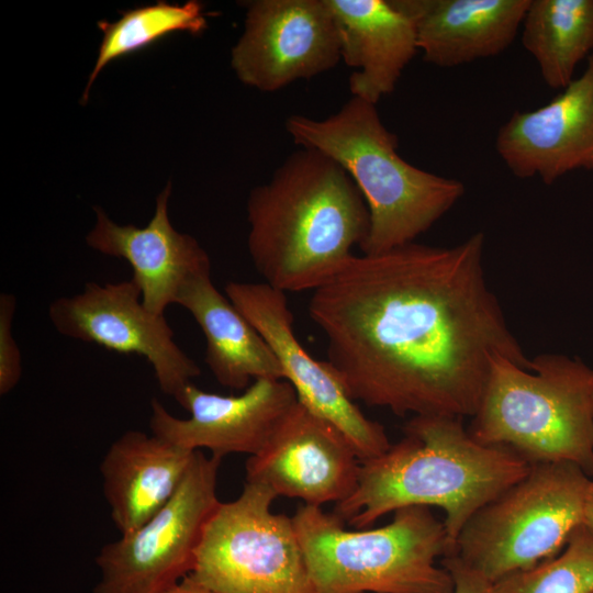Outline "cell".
<instances>
[{
    "label": "cell",
    "mask_w": 593,
    "mask_h": 593,
    "mask_svg": "<svg viewBox=\"0 0 593 593\" xmlns=\"http://www.w3.org/2000/svg\"><path fill=\"white\" fill-rule=\"evenodd\" d=\"M286 130L298 145L338 163L361 192L370 214L363 255L414 243L465 194V184L419 169L396 152L398 138L381 122L376 104L358 97L316 120L292 115Z\"/></svg>",
    "instance_id": "cell-4"
},
{
    "label": "cell",
    "mask_w": 593,
    "mask_h": 593,
    "mask_svg": "<svg viewBox=\"0 0 593 593\" xmlns=\"http://www.w3.org/2000/svg\"><path fill=\"white\" fill-rule=\"evenodd\" d=\"M15 296L0 295V394L5 395L19 383L22 376V358L13 336Z\"/></svg>",
    "instance_id": "cell-24"
},
{
    "label": "cell",
    "mask_w": 593,
    "mask_h": 593,
    "mask_svg": "<svg viewBox=\"0 0 593 593\" xmlns=\"http://www.w3.org/2000/svg\"><path fill=\"white\" fill-rule=\"evenodd\" d=\"M522 29V44L546 85L564 89L593 53V0H530Z\"/></svg>",
    "instance_id": "cell-21"
},
{
    "label": "cell",
    "mask_w": 593,
    "mask_h": 593,
    "mask_svg": "<svg viewBox=\"0 0 593 593\" xmlns=\"http://www.w3.org/2000/svg\"><path fill=\"white\" fill-rule=\"evenodd\" d=\"M277 495L246 481L209 521L189 577L215 593H322L292 517L271 511Z\"/></svg>",
    "instance_id": "cell-8"
},
{
    "label": "cell",
    "mask_w": 593,
    "mask_h": 593,
    "mask_svg": "<svg viewBox=\"0 0 593 593\" xmlns=\"http://www.w3.org/2000/svg\"><path fill=\"white\" fill-rule=\"evenodd\" d=\"M593 370L563 355L532 359L530 370L494 356L469 434L511 449L529 465L570 461L593 475Z\"/></svg>",
    "instance_id": "cell-5"
},
{
    "label": "cell",
    "mask_w": 593,
    "mask_h": 593,
    "mask_svg": "<svg viewBox=\"0 0 593 593\" xmlns=\"http://www.w3.org/2000/svg\"><path fill=\"white\" fill-rule=\"evenodd\" d=\"M248 253L265 282L283 292L315 290L353 258L370 214L346 170L302 147L250 191Z\"/></svg>",
    "instance_id": "cell-2"
},
{
    "label": "cell",
    "mask_w": 593,
    "mask_h": 593,
    "mask_svg": "<svg viewBox=\"0 0 593 593\" xmlns=\"http://www.w3.org/2000/svg\"><path fill=\"white\" fill-rule=\"evenodd\" d=\"M441 567L451 575L452 593H495L494 583L465 563L457 555L446 556Z\"/></svg>",
    "instance_id": "cell-25"
},
{
    "label": "cell",
    "mask_w": 593,
    "mask_h": 593,
    "mask_svg": "<svg viewBox=\"0 0 593 593\" xmlns=\"http://www.w3.org/2000/svg\"><path fill=\"white\" fill-rule=\"evenodd\" d=\"M359 468L348 439L298 401L265 447L247 459L246 481L321 507L354 493Z\"/></svg>",
    "instance_id": "cell-13"
},
{
    "label": "cell",
    "mask_w": 593,
    "mask_h": 593,
    "mask_svg": "<svg viewBox=\"0 0 593 593\" xmlns=\"http://www.w3.org/2000/svg\"><path fill=\"white\" fill-rule=\"evenodd\" d=\"M170 193L168 183L157 197L155 213L145 227L116 224L96 208L97 222L87 235L91 248L131 265L132 280L141 290L143 304L158 315L176 304L192 278L211 272L208 253L192 236L171 225L167 212Z\"/></svg>",
    "instance_id": "cell-16"
},
{
    "label": "cell",
    "mask_w": 593,
    "mask_h": 593,
    "mask_svg": "<svg viewBox=\"0 0 593 593\" xmlns=\"http://www.w3.org/2000/svg\"><path fill=\"white\" fill-rule=\"evenodd\" d=\"M583 523L593 530V481H591L588 492Z\"/></svg>",
    "instance_id": "cell-27"
},
{
    "label": "cell",
    "mask_w": 593,
    "mask_h": 593,
    "mask_svg": "<svg viewBox=\"0 0 593 593\" xmlns=\"http://www.w3.org/2000/svg\"><path fill=\"white\" fill-rule=\"evenodd\" d=\"M485 237L353 258L309 314L348 394L399 416H473L494 356L530 370L483 267Z\"/></svg>",
    "instance_id": "cell-1"
},
{
    "label": "cell",
    "mask_w": 593,
    "mask_h": 593,
    "mask_svg": "<svg viewBox=\"0 0 593 593\" xmlns=\"http://www.w3.org/2000/svg\"><path fill=\"white\" fill-rule=\"evenodd\" d=\"M494 589L495 593H593V530L579 525L557 556L502 578Z\"/></svg>",
    "instance_id": "cell-23"
},
{
    "label": "cell",
    "mask_w": 593,
    "mask_h": 593,
    "mask_svg": "<svg viewBox=\"0 0 593 593\" xmlns=\"http://www.w3.org/2000/svg\"><path fill=\"white\" fill-rule=\"evenodd\" d=\"M48 317L64 336L146 358L160 390L176 401L201 374L199 366L175 342L165 315L143 304L141 290L132 279L88 282L80 293L54 300Z\"/></svg>",
    "instance_id": "cell-10"
},
{
    "label": "cell",
    "mask_w": 593,
    "mask_h": 593,
    "mask_svg": "<svg viewBox=\"0 0 593 593\" xmlns=\"http://www.w3.org/2000/svg\"><path fill=\"white\" fill-rule=\"evenodd\" d=\"M176 304L189 311L200 326L205 338L204 361L221 385L242 390L257 379H283L270 346L215 288L211 272L192 278Z\"/></svg>",
    "instance_id": "cell-20"
},
{
    "label": "cell",
    "mask_w": 593,
    "mask_h": 593,
    "mask_svg": "<svg viewBox=\"0 0 593 593\" xmlns=\"http://www.w3.org/2000/svg\"><path fill=\"white\" fill-rule=\"evenodd\" d=\"M161 593H215L197 583L189 575Z\"/></svg>",
    "instance_id": "cell-26"
},
{
    "label": "cell",
    "mask_w": 593,
    "mask_h": 593,
    "mask_svg": "<svg viewBox=\"0 0 593 593\" xmlns=\"http://www.w3.org/2000/svg\"><path fill=\"white\" fill-rule=\"evenodd\" d=\"M342 59L356 70L349 78L353 97L370 103L394 91L418 51L413 16L401 0H328Z\"/></svg>",
    "instance_id": "cell-17"
},
{
    "label": "cell",
    "mask_w": 593,
    "mask_h": 593,
    "mask_svg": "<svg viewBox=\"0 0 593 593\" xmlns=\"http://www.w3.org/2000/svg\"><path fill=\"white\" fill-rule=\"evenodd\" d=\"M592 403H593V391H592Z\"/></svg>",
    "instance_id": "cell-28"
},
{
    "label": "cell",
    "mask_w": 593,
    "mask_h": 593,
    "mask_svg": "<svg viewBox=\"0 0 593 593\" xmlns=\"http://www.w3.org/2000/svg\"><path fill=\"white\" fill-rule=\"evenodd\" d=\"M103 32L96 65L90 74L82 100H88L89 89L99 72L112 60L141 51L166 35L175 32H188L198 35L206 26L203 5L195 0L184 4L159 1L123 13L113 23L98 22Z\"/></svg>",
    "instance_id": "cell-22"
},
{
    "label": "cell",
    "mask_w": 593,
    "mask_h": 593,
    "mask_svg": "<svg viewBox=\"0 0 593 593\" xmlns=\"http://www.w3.org/2000/svg\"><path fill=\"white\" fill-rule=\"evenodd\" d=\"M311 575L322 593H452L438 557L454 555L444 522L427 506L399 508L379 528L345 529L321 507L301 505L292 516Z\"/></svg>",
    "instance_id": "cell-6"
},
{
    "label": "cell",
    "mask_w": 593,
    "mask_h": 593,
    "mask_svg": "<svg viewBox=\"0 0 593 593\" xmlns=\"http://www.w3.org/2000/svg\"><path fill=\"white\" fill-rule=\"evenodd\" d=\"M221 461L197 450L169 501L139 527L100 549L93 593H161L189 575L205 527L221 503Z\"/></svg>",
    "instance_id": "cell-9"
},
{
    "label": "cell",
    "mask_w": 593,
    "mask_h": 593,
    "mask_svg": "<svg viewBox=\"0 0 593 593\" xmlns=\"http://www.w3.org/2000/svg\"><path fill=\"white\" fill-rule=\"evenodd\" d=\"M225 294L270 346L298 401L334 425L360 461L389 449L384 427L362 413L331 365L313 358L299 342L286 292L266 282L230 281Z\"/></svg>",
    "instance_id": "cell-11"
},
{
    "label": "cell",
    "mask_w": 593,
    "mask_h": 593,
    "mask_svg": "<svg viewBox=\"0 0 593 593\" xmlns=\"http://www.w3.org/2000/svg\"><path fill=\"white\" fill-rule=\"evenodd\" d=\"M425 61L457 67L496 56L515 40L530 0H401Z\"/></svg>",
    "instance_id": "cell-18"
},
{
    "label": "cell",
    "mask_w": 593,
    "mask_h": 593,
    "mask_svg": "<svg viewBox=\"0 0 593 593\" xmlns=\"http://www.w3.org/2000/svg\"><path fill=\"white\" fill-rule=\"evenodd\" d=\"M530 466L511 449L478 443L462 417L415 415L382 455L360 461L358 485L334 513L363 529L399 508L437 506L456 553L457 538L481 507L523 479Z\"/></svg>",
    "instance_id": "cell-3"
},
{
    "label": "cell",
    "mask_w": 593,
    "mask_h": 593,
    "mask_svg": "<svg viewBox=\"0 0 593 593\" xmlns=\"http://www.w3.org/2000/svg\"><path fill=\"white\" fill-rule=\"evenodd\" d=\"M245 7V31L232 49V67L243 83L273 92L342 59L328 0H254Z\"/></svg>",
    "instance_id": "cell-12"
},
{
    "label": "cell",
    "mask_w": 593,
    "mask_h": 593,
    "mask_svg": "<svg viewBox=\"0 0 593 593\" xmlns=\"http://www.w3.org/2000/svg\"><path fill=\"white\" fill-rule=\"evenodd\" d=\"M177 402L189 412L188 418L171 415L157 399L152 400V434L188 450L209 449L222 459L230 454H258L298 396L287 380L262 378L237 395L208 392L191 382Z\"/></svg>",
    "instance_id": "cell-14"
},
{
    "label": "cell",
    "mask_w": 593,
    "mask_h": 593,
    "mask_svg": "<svg viewBox=\"0 0 593 593\" xmlns=\"http://www.w3.org/2000/svg\"><path fill=\"white\" fill-rule=\"evenodd\" d=\"M495 149L518 178L551 184L573 170L593 169V53L583 74L545 105L515 111L499 128Z\"/></svg>",
    "instance_id": "cell-15"
},
{
    "label": "cell",
    "mask_w": 593,
    "mask_h": 593,
    "mask_svg": "<svg viewBox=\"0 0 593 593\" xmlns=\"http://www.w3.org/2000/svg\"><path fill=\"white\" fill-rule=\"evenodd\" d=\"M195 451L135 429L110 445L100 473L111 518L121 535L139 527L169 501Z\"/></svg>",
    "instance_id": "cell-19"
},
{
    "label": "cell",
    "mask_w": 593,
    "mask_h": 593,
    "mask_svg": "<svg viewBox=\"0 0 593 593\" xmlns=\"http://www.w3.org/2000/svg\"><path fill=\"white\" fill-rule=\"evenodd\" d=\"M591 480L570 461L538 462L461 529L456 553L491 582L557 556L584 522Z\"/></svg>",
    "instance_id": "cell-7"
}]
</instances>
